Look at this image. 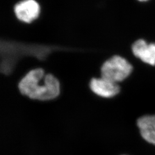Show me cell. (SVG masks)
<instances>
[{
  "mask_svg": "<svg viewBox=\"0 0 155 155\" xmlns=\"http://www.w3.org/2000/svg\"><path fill=\"white\" fill-rule=\"evenodd\" d=\"M18 88L21 94L30 99L45 101L59 97L61 84L54 75L38 68L29 71L18 81Z\"/></svg>",
  "mask_w": 155,
  "mask_h": 155,
  "instance_id": "1",
  "label": "cell"
},
{
  "mask_svg": "<svg viewBox=\"0 0 155 155\" xmlns=\"http://www.w3.org/2000/svg\"><path fill=\"white\" fill-rule=\"evenodd\" d=\"M132 64L122 56H112L102 65L100 77L114 83L127 79L133 71Z\"/></svg>",
  "mask_w": 155,
  "mask_h": 155,
  "instance_id": "2",
  "label": "cell"
},
{
  "mask_svg": "<svg viewBox=\"0 0 155 155\" xmlns=\"http://www.w3.org/2000/svg\"><path fill=\"white\" fill-rule=\"evenodd\" d=\"M17 19L25 24H31L39 18L41 6L36 0H21L13 8Z\"/></svg>",
  "mask_w": 155,
  "mask_h": 155,
  "instance_id": "3",
  "label": "cell"
},
{
  "mask_svg": "<svg viewBox=\"0 0 155 155\" xmlns=\"http://www.w3.org/2000/svg\"><path fill=\"white\" fill-rule=\"evenodd\" d=\"M89 86L94 94L106 98L114 97L120 91L118 83L113 82L101 77L91 78L89 82Z\"/></svg>",
  "mask_w": 155,
  "mask_h": 155,
  "instance_id": "4",
  "label": "cell"
},
{
  "mask_svg": "<svg viewBox=\"0 0 155 155\" xmlns=\"http://www.w3.org/2000/svg\"><path fill=\"white\" fill-rule=\"evenodd\" d=\"M133 55L145 63L155 66V43H148L143 39H139L131 47Z\"/></svg>",
  "mask_w": 155,
  "mask_h": 155,
  "instance_id": "5",
  "label": "cell"
},
{
  "mask_svg": "<svg viewBox=\"0 0 155 155\" xmlns=\"http://www.w3.org/2000/svg\"><path fill=\"white\" fill-rule=\"evenodd\" d=\"M137 126L142 137L155 145V116H145L137 120Z\"/></svg>",
  "mask_w": 155,
  "mask_h": 155,
  "instance_id": "6",
  "label": "cell"
},
{
  "mask_svg": "<svg viewBox=\"0 0 155 155\" xmlns=\"http://www.w3.org/2000/svg\"><path fill=\"white\" fill-rule=\"evenodd\" d=\"M137 1H140V2H145V1H148V0H137Z\"/></svg>",
  "mask_w": 155,
  "mask_h": 155,
  "instance_id": "7",
  "label": "cell"
},
{
  "mask_svg": "<svg viewBox=\"0 0 155 155\" xmlns=\"http://www.w3.org/2000/svg\"><path fill=\"white\" fill-rule=\"evenodd\" d=\"M8 13H11V12H8Z\"/></svg>",
  "mask_w": 155,
  "mask_h": 155,
  "instance_id": "8",
  "label": "cell"
}]
</instances>
